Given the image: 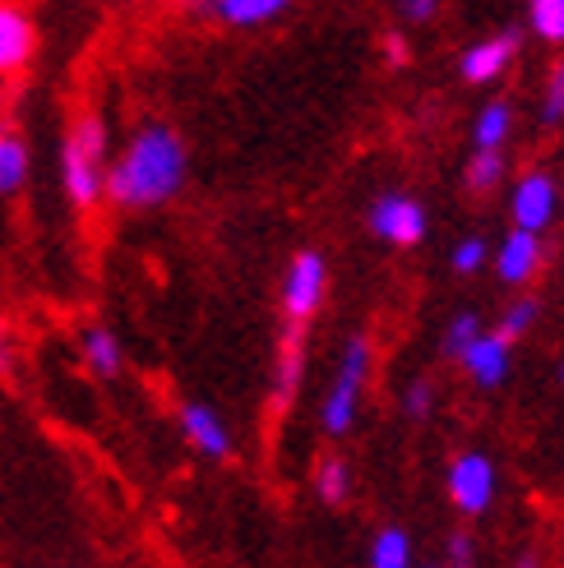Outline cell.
<instances>
[{
  "label": "cell",
  "instance_id": "cell-1",
  "mask_svg": "<svg viewBox=\"0 0 564 568\" xmlns=\"http://www.w3.org/2000/svg\"><path fill=\"white\" fill-rule=\"evenodd\" d=\"M190 176V149L185 139L162 125L149 121L139 125L125 149L107 162V181H102V199H111L117 209L139 213V209H162L167 199H177L181 185Z\"/></svg>",
  "mask_w": 564,
  "mask_h": 568
},
{
  "label": "cell",
  "instance_id": "cell-2",
  "mask_svg": "<svg viewBox=\"0 0 564 568\" xmlns=\"http://www.w3.org/2000/svg\"><path fill=\"white\" fill-rule=\"evenodd\" d=\"M107 121L98 111H83L70 121L61 139V185L66 199L79 213H93L102 204V181H107Z\"/></svg>",
  "mask_w": 564,
  "mask_h": 568
},
{
  "label": "cell",
  "instance_id": "cell-3",
  "mask_svg": "<svg viewBox=\"0 0 564 568\" xmlns=\"http://www.w3.org/2000/svg\"><path fill=\"white\" fill-rule=\"evenodd\" d=\"M365 379H371V337L356 333L343 361H338V375H333V388L320 407V425L324 435H348L356 425V412H361V393H365Z\"/></svg>",
  "mask_w": 564,
  "mask_h": 568
},
{
  "label": "cell",
  "instance_id": "cell-4",
  "mask_svg": "<svg viewBox=\"0 0 564 568\" xmlns=\"http://www.w3.org/2000/svg\"><path fill=\"white\" fill-rule=\"evenodd\" d=\"M324 292H329V260L320 250H301L288 264V277H282V320L292 328H305L324 305Z\"/></svg>",
  "mask_w": 564,
  "mask_h": 568
},
{
  "label": "cell",
  "instance_id": "cell-5",
  "mask_svg": "<svg viewBox=\"0 0 564 568\" xmlns=\"http://www.w3.org/2000/svg\"><path fill=\"white\" fill-rule=\"evenodd\" d=\"M444 486H449V499H454L459 514H467V518H482L486 508L495 504L500 471H495V463L486 458V453H459V458L449 463Z\"/></svg>",
  "mask_w": 564,
  "mask_h": 568
},
{
  "label": "cell",
  "instance_id": "cell-6",
  "mask_svg": "<svg viewBox=\"0 0 564 568\" xmlns=\"http://www.w3.org/2000/svg\"><path fill=\"white\" fill-rule=\"evenodd\" d=\"M510 213H514V232H527V236H542L546 226L555 222L560 213V181L542 166L518 176L514 194H510Z\"/></svg>",
  "mask_w": 564,
  "mask_h": 568
},
{
  "label": "cell",
  "instance_id": "cell-7",
  "mask_svg": "<svg viewBox=\"0 0 564 568\" xmlns=\"http://www.w3.org/2000/svg\"><path fill=\"white\" fill-rule=\"evenodd\" d=\"M371 232L384 236L389 245H421L426 241V209L412 194H380L371 204Z\"/></svg>",
  "mask_w": 564,
  "mask_h": 568
},
{
  "label": "cell",
  "instance_id": "cell-8",
  "mask_svg": "<svg viewBox=\"0 0 564 568\" xmlns=\"http://www.w3.org/2000/svg\"><path fill=\"white\" fill-rule=\"evenodd\" d=\"M177 420H181V435H185V444L200 453V458H213V463H228L232 458V430H228V420H222L209 403H181V412H177Z\"/></svg>",
  "mask_w": 564,
  "mask_h": 568
},
{
  "label": "cell",
  "instance_id": "cell-9",
  "mask_svg": "<svg viewBox=\"0 0 564 568\" xmlns=\"http://www.w3.org/2000/svg\"><path fill=\"white\" fill-rule=\"evenodd\" d=\"M518 47H523L518 28H504V33H495V38L472 42V47L463 51V61H459V74H463L467 83H495L504 70H510V61L518 55Z\"/></svg>",
  "mask_w": 564,
  "mask_h": 568
},
{
  "label": "cell",
  "instance_id": "cell-10",
  "mask_svg": "<svg viewBox=\"0 0 564 568\" xmlns=\"http://www.w3.org/2000/svg\"><path fill=\"white\" fill-rule=\"evenodd\" d=\"M38 51V23L19 6H0V79L19 74Z\"/></svg>",
  "mask_w": 564,
  "mask_h": 568
},
{
  "label": "cell",
  "instance_id": "cell-11",
  "mask_svg": "<svg viewBox=\"0 0 564 568\" xmlns=\"http://www.w3.org/2000/svg\"><path fill=\"white\" fill-rule=\"evenodd\" d=\"M305 375V328H282V347L273 361V412H288Z\"/></svg>",
  "mask_w": 564,
  "mask_h": 568
},
{
  "label": "cell",
  "instance_id": "cell-12",
  "mask_svg": "<svg viewBox=\"0 0 564 568\" xmlns=\"http://www.w3.org/2000/svg\"><path fill=\"white\" fill-rule=\"evenodd\" d=\"M542 268V236H527V232H510L495 250V273L510 282V287H523L532 282V273Z\"/></svg>",
  "mask_w": 564,
  "mask_h": 568
},
{
  "label": "cell",
  "instance_id": "cell-13",
  "mask_svg": "<svg viewBox=\"0 0 564 568\" xmlns=\"http://www.w3.org/2000/svg\"><path fill=\"white\" fill-rule=\"evenodd\" d=\"M459 361L482 388H500L504 379H510V343H500L495 333H482Z\"/></svg>",
  "mask_w": 564,
  "mask_h": 568
},
{
  "label": "cell",
  "instance_id": "cell-14",
  "mask_svg": "<svg viewBox=\"0 0 564 568\" xmlns=\"http://www.w3.org/2000/svg\"><path fill=\"white\" fill-rule=\"evenodd\" d=\"M514 130V102L510 98H495L476 111V125H472V144L476 153H500V144L510 139Z\"/></svg>",
  "mask_w": 564,
  "mask_h": 568
},
{
  "label": "cell",
  "instance_id": "cell-15",
  "mask_svg": "<svg viewBox=\"0 0 564 568\" xmlns=\"http://www.w3.org/2000/svg\"><path fill=\"white\" fill-rule=\"evenodd\" d=\"M121 361H125L121 337L111 333L107 324H93L89 333H83V365H89L98 379H117L121 375Z\"/></svg>",
  "mask_w": 564,
  "mask_h": 568
},
{
  "label": "cell",
  "instance_id": "cell-16",
  "mask_svg": "<svg viewBox=\"0 0 564 568\" xmlns=\"http://www.w3.org/2000/svg\"><path fill=\"white\" fill-rule=\"evenodd\" d=\"M213 14L232 28H260L273 23L278 14H288V0H218Z\"/></svg>",
  "mask_w": 564,
  "mask_h": 568
},
{
  "label": "cell",
  "instance_id": "cell-17",
  "mask_svg": "<svg viewBox=\"0 0 564 568\" xmlns=\"http://www.w3.org/2000/svg\"><path fill=\"white\" fill-rule=\"evenodd\" d=\"M28 144L14 130H0V194H14L28 181Z\"/></svg>",
  "mask_w": 564,
  "mask_h": 568
},
{
  "label": "cell",
  "instance_id": "cell-18",
  "mask_svg": "<svg viewBox=\"0 0 564 568\" xmlns=\"http://www.w3.org/2000/svg\"><path fill=\"white\" fill-rule=\"evenodd\" d=\"M371 568H412V541L403 527H380L371 541Z\"/></svg>",
  "mask_w": 564,
  "mask_h": 568
},
{
  "label": "cell",
  "instance_id": "cell-19",
  "mask_svg": "<svg viewBox=\"0 0 564 568\" xmlns=\"http://www.w3.org/2000/svg\"><path fill=\"white\" fill-rule=\"evenodd\" d=\"M315 495L324 499V504H348V495H352V467L343 463V458H320V467H315Z\"/></svg>",
  "mask_w": 564,
  "mask_h": 568
},
{
  "label": "cell",
  "instance_id": "cell-20",
  "mask_svg": "<svg viewBox=\"0 0 564 568\" xmlns=\"http://www.w3.org/2000/svg\"><path fill=\"white\" fill-rule=\"evenodd\" d=\"M527 28L551 47H564V0H532L527 6Z\"/></svg>",
  "mask_w": 564,
  "mask_h": 568
},
{
  "label": "cell",
  "instance_id": "cell-21",
  "mask_svg": "<svg viewBox=\"0 0 564 568\" xmlns=\"http://www.w3.org/2000/svg\"><path fill=\"white\" fill-rule=\"evenodd\" d=\"M537 315H542V305L537 301H532V296H523V301H514L510 310H504V320H500V328H495V337H500V343H518V337L532 328V324H537Z\"/></svg>",
  "mask_w": 564,
  "mask_h": 568
},
{
  "label": "cell",
  "instance_id": "cell-22",
  "mask_svg": "<svg viewBox=\"0 0 564 568\" xmlns=\"http://www.w3.org/2000/svg\"><path fill=\"white\" fill-rule=\"evenodd\" d=\"M504 172H510V162H504V153H476V158L467 162V190L491 194V190L504 181Z\"/></svg>",
  "mask_w": 564,
  "mask_h": 568
},
{
  "label": "cell",
  "instance_id": "cell-23",
  "mask_svg": "<svg viewBox=\"0 0 564 568\" xmlns=\"http://www.w3.org/2000/svg\"><path fill=\"white\" fill-rule=\"evenodd\" d=\"M482 333H486L482 315H472V310H467V315H459L454 324L444 328V356H449V361H459V356H463V352H467V347H472Z\"/></svg>",
  "mask_w": 564,
  "mask_h": 568
},
{
  "label": "cell",
  "instance_id": "cell-24",
  "mask_svg": "<svg viewBox=\"0 0 564 568\" xmlns=\"http://www.w3.org/2000/svg\"><path fill=\"white\" fill-rule=\"evenodd\" d=\"M491 264V245L486 236H463L454 245V273H482Z\"/></svg>",
  "mask_w": 564,
  "mask_h": 568
},
{
  "label": "cell",
  "instance_id": "cell-25",
  "mask_svg": "<svg viewBox=\"0 0 564 568\" xmlns=\"http://www.w3.org/2000/svg\"><path fill=\"white\" fill-rule=\"evenodd\" d=\"M564 121V61L551 65L546 93H542V125H560Z\"/></svg>",
  "mask_w": 564,
  "mask_h": 568
},
{
  "label": "cell",
  "instance_id": "cell-26",
  "mask_svg": "<svg viewBox=\"0 0 564 568\" xmlns=\"http://www.w3.org/2000/svg\"><path fill=\"white\" fill-rule=\"evenodd\" d=\"M403 412H407L412 420H426V416L435 412V384H431V379H416V384L407 388V397H403Z\"/></svg>",
  "mask_w": 564,
  "mask_h": 568
},
{
  "label": "cell",
  "instance_id": "cell-27",
  "mask_svg": "<svg viewBox=\"0 0 564 568\" xmlns=\"http://www.w3.org/2000/svg\"><path fill=\"white\" fill-rule=\"evenodd\" d=\"M431 568H472V541L467 536H454V541H449V559L431 564Z\"/></svg>",
  "mask_w": 564,
  "mask_h": 568
},
{
  "label": "cell",
  "instance_id": "cell-28",
  "mask_svg": "<svg viewBox=\"0 0 564 568\" xmlns=\"http://www.w3.org/2000/svg\"><path fill=\"white\" fill-rule=\"evenodd\" d=\"M384 55H389V65H407V38L399 33V28L384 33Z\"/></svg>",
  "mask_w": 564,
  "mask_h": 568
},
{
  "label": "cell",
  "instance_id": "cell-29",
  "mask_svg": "<svg viewBox=\"0 0 564 568\" xmlns=\"http://www.w3.org/2000/svg\"><path fill=\"white\" fill-rule=\"evenodd\" d=\"M440 6H435V0H407V6H403V14L412 19V23H426L431 14H435Z\"/></svg>",
  "mask_w": 564,
  "mask_h": 568
},
{
  "label": "cell",
  "instance_id": "cell-30",
  "mask_svg": "<svg viewBox=\"0 0 564 568\" xmlns=\"http://www.w3.org/2000/svg\"><path fill=\"white\" fill-rule=\"evenodd\" d=\"M0 375H10V337L0 328Z\"/></svg>",
  "mask_w": 564,
  "mask_h": 568
},
{
  "label": "cell",
  "instance_id": "cell-31",
  "mask_svg": "<svg viewBox=\"0 0 564 568\" xmlns=\"http://www.w3.org/2000/svg\"><path fill=\"white\" fill-rule=\"evenodd\" d=\"M518 568H542V559H537V550H523V555H518Z\"/></svg>",
  "mask_w": 564,
  "mask_h": 568
},
{
  "label": "cell",
  "instance_id": "cell-32",
  "mask_svg": "<svg viewBox=\"0 0 564 568\" xmlns=\"http://www.w3.org/2000/svg\"><path fill=\"white\" fill-rule=\"evenodd\" d=\"M560 384H564V361H560Z\"/></svg>",
  "mask_w": 564,
  "mask_h": 568
}]
</instances>
